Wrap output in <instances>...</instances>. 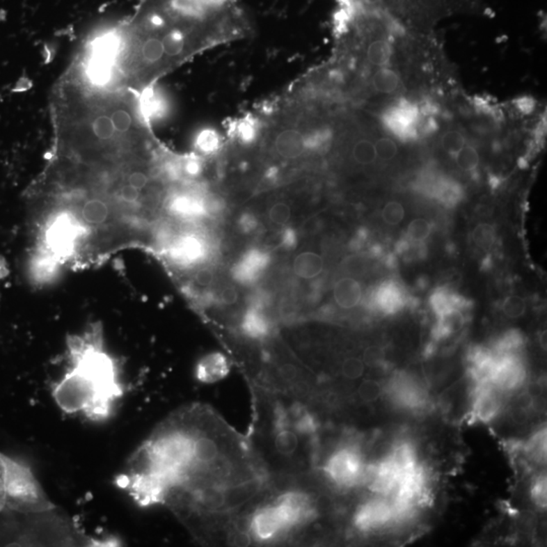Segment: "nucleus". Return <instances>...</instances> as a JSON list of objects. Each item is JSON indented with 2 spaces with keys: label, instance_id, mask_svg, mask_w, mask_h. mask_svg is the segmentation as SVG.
Returning a JSON list of instances; mask_svg holds the SVG:
<instances>
[{
  "label": "nucleus",
  "instance_id": "nucleus-14",
  "mask_svg": "<svg viewBox=\"0 0 547 547\" xmlns=\"http://www.w3.org/2000/svg\"><path fill=\"white\" fill-rule=\"evenodd\" d=\"M463 309H451L438 315L437 324L433 330V337L436 340H443L452 337L463 330L468 317Z\"/></svg>",
  "mask_w": 547,
  "mask_h": 547
},
{
  "label": "nucleus",
  "instance_id": "nucleus-33",
  "mask_svg": "<svg viewBox=\"0 0 547 547\" xmlns=\"http://www.w3.org/2000/svg\"><path fill=\"white\" fill-rule=\"evenodd\" d=\"M93 134L100 140H110L114 136L116 132L112 120L106 115L100 116L95 120L93 124Z\"/></svg>",
  "mask_w": 547,
  "mask_h": 547
},
{
  "label": "nucleus",
  "instance_id": "nucleus-30",
  "mask_svg": "<svg viewBox=\"0 0 547 547\" xmlns=\"http://www.w3.org/2000/svg\"><path fill=\"white\" fill-rule=\"evenodd\" d=\"M237 135L241 143H253L259 135V126L257 122L253 119L241 120L237 125Z\"/></svg>",
  "mask_w": 547,
  "mask_h": 547
},
{
  "label": "nucleus",
  "instance_id": "nucleus-1",
  "mask_svg": "<svg viewBox=\"0 0 547 547\" xmlns=\"http://www.w3.org/2000/svg\"><path fill=\"white\" fill-rule=\"evenodd\" d=\"M68 368L52 386V397L63 413H81L91 422L112 417L125 388L117 358L106 348L102 322L69 335L66 340Z\"/></svg>",
  "mask_w": 547,
  "mask_h": 547
},
{
  "label": "nucleus",
  "instance_id": "nucleus-43",
  "mask_svg": "<svg viewBox=\"0 0 547 547\" xmlns=\"http://www.w3.org/2000/svg\"><path fill=\"white\" fill-rule=\"evenodd\" d=\"M6 455L0 453V513L6 510Z\"/></svg>",
  "mask_w": 547,
  "mask_h": 547
},
{
  "label": "nucleus",
  "instance_id": "nucleus-34",
  "mask_svg": "<svg viewBox=\"0 0 547 547\" xmlns=\"http://www.w3.org/2000/svg\"><path fill=\"white\" fill-rule=\"evenodd\" d=\"M291 215H292V211H291L290 206L284 202H278V203L274 204L269 211V218H270L271 222L276 225L282 226V228L288 223L289 220L291 219Z\"/></svg>",
  "mask_w": 547,
  "mask_h": 547
},
{
  "label": "nucleus",
  "instance_id": "nucleus-11",
  "mask_svg": "<svg viewBox=\"0 0 547 547\" xmlns=\"http://www.w3.org/2000/svg\"><path fill=\"white\" fill-rule=\"evenodd\" d=\"M229 363L221 353H210L204 356L196 367V376L203 383H214L228 374Z\"/></svg>",
  "mask_w": 547,
  "mask_h": 547
},
{
  "label": "nucleus",
  "instance_id": "nucleus-8",
  "mask_svg": "<svg viewBox=\"0 0 547 547\" xmlns=\"http://www.w3.org/2000/svg\"><path fill=\"white\" fill-rule=\"evenodd\" d=\"M368 306L383 315H395L406 306V290L397 282H382L373 288L367 297Z\"/></svg>",
  "mask_w": 547,
  "mask_h": 547
},
{
  "label": "nucleus",
  "instance_id": "nucleus-12",
  "mask_svg": "<svg viewBox=\"0 0 547 547\" xmlns=\"http://www.w3.org/2000/svg\"><path fill=\"white\" fill-rule=\"evenodd\" d=\"M275 150L284 159H296L306 152L304 134L297 129H285L275 138Z\"/></svg>",
  "mask_w": 547,
  "mask_h": 547
},
{
  "label": "nucleus",
  "instance_id": "nucleus-24",
  "mask_svg": "<svg viewBox=\"0 0 547 547\" xmlns=\"http://www.w3.org/2000/svg\"><path fill=\"white\" fill-rule=\"evenodd\" d=\"M473 241L479 250L489 251L491 250L496 239L497 232L493 225L488 223H480L473 231Z\"/></svg>",
  "mask_w": 547,
  "mask_h": 547
},
{
  "label": "nucleus",
  "instance_id": "nucleus-44",
  "mask_svg": "<svg viewBox=\"0 0 547 547\" xmlns=\"http://www.w3.org/2000/svg\"><path fill=\"white\" fill-rule=\"evenodd\" d=\"M278 375L280 379L283 380L284 382L295 381L298 376V369L295 365L291 363H284L280 365L277 370Z\"/></svg>",
  "mask_w": 547,
  "mask_h": 547
},
{
  "label": "nucleus",
  "instance_id": "nucleus-45",
  "mask_svg": "<svg viewBox=\"0 0 547 547\" xmlns=\"http://www.w3.org/2000/svg\"><path fill=\"white\" fill-rule=\"evenodd\" d=\"M8 274H10V269H8V262H6V259L2 255H0V281L6 279Z\"/></svg>",
  "mask_w": 547,
  "mask_h": 547
},
{
  "label": "nucleus",
  "instance_id": "nucleus-40",
  "mask_svg": "<svg viewBox=\"0 0 547 547\" xmlns=\"http://www.w3.org/2000/svg\"><path fill=\"white\" fill-rule=\"evenodd\" d=\"M124 181L128 182L131 186L138 189L139 191H144L148 189L149 184V177L144 171H133L124 177Z\"/></svg>",
  "mask_w": 547,
  "mask_h": 547
},
{
  "label": "nucleus",
  "instance_id": "nucleus-2",
  "mask_svg": "<svg viewBox=\"0 0 547 547\" xmlns=\"http://www.w3.org/2000/svg\"><path fill=\"white\" fill-rule=\"evenodd\" d=\"M6 509L24 515L55 510L30 466L6 455Z\"/></svg>",
  "mask_w": 547,
  "mask_h": 547
},
{
  "label": "nucleus",
  "instance_id": "nucleus-28",
  "mask_svg": "<svg viewBox=\"0 0 547 547\" xmlns=\"http://www.w3.org/2000/svg\"><path fill=\"white\" fill-rule=\"evenodd\" d=\"M502 312L509 319H516L523 317L526 312L527 306L523 298L516 296L507 297L502 302Z\"/></svg>",
  "mask_w": 547,
  "mask_h": 547
},
{
  "label": "nucleus",
  "instance_id": "nucleus-7",
  "mask_svg": "<svg viewBox=\"0 0 547 547\" xmlns=\"http://www.w3.org/2000/svg\"><path fill=\"white\" fill-rule=\"evenodd\" d=\"M271 264V255L262 248H250L242 253L239 261L233 264L231 276L237 283L244 286H251L257 283L268 270Z\"/></svg>",
  "mask_w": 547,
  "mask_h": 547
},
{
  "label": "nucleus",
  "instance_id": "nucleus-36",
  "mask_svg": "<svg viewBox=\"0 0 547 547\" xmlns=\"http://www.w3.org/2000/svg\"><path fill=\"white\" fill-rule=\"evenodd\" d=\"M180 166H181L182 175H184V177H190V179L199 177L203 173V164L197 157H190V159H184L182 164H180Z\"/></svg>",
  "mask_w": 547,
  "mask_h": 547
},
{
  "label": "nucleus",
  "instance_id": "nucleus-5",
  "mask_svg": "<svg viewBox=\"0 0 547 547\" xmlns=\"http://www.w3.org/2000/svg\"><path fill=\"white\" fill-rule=\"evenodd\" d=\"M527 369L520 354L497 355L491 383L505 395H511L524 386Z\"/></svg>",
  "mask_w": 547,
  "mask_h": 547
},
{
  "label": "nucleus",
  "instance_id": "nucleus-20",
  "mask_svg": "<svg viewBox=\"0 0 547 547\" xmlns=\"http://www.w3.org/2000/svg\"><path fill=\"white\" fill-rule=\"evenodd\" d=\"M304 134V148L308 152H324L331 148L333 132L326 126L317 127Z\"/></svg>",
  "mask_w": 547,
  "mask_h": 547
},
{
  "label": "nucleus",
  "instance_id": "nucleus-32",
  "mask_svg": "<svg viewBox=\"0 0 547 547\" xmlns=\"http://www.w3.org/2000/svg\"><path fill=\"white\" fill-rule=\"evenodd\" d=\"M342 374L349 380H357L363 376L365 364L363 360L357 357L347 358L342 364Z\"/></svg>",
  "mask_w": 547,
  "mask_h": 547
},
{
  "label": "nucleus",
  "instance_id": "nucleus-18",
  "mask_svg": "<svg viewBox=\"0 0 547 547\" xmlns=\"http://www.w3.org/2000/svg\"><path fill=\"white\" fill-rule=\"evenodd\" d=\"M522 450L528 461L537 464H546V428L536 431L526 443L522 445Z\"/></svg>",
  "mask_w": 547,
  "mask_h": 547
},
{
  "label": "nucleus",
  "instance_id": "nucleus-9",
  "mask_svg": "<svg viewBox=\"0 0 547 547\" xmlns=\"http://www.w3.org/2000/svg\"><path fill=\"white\" fill-rule=\"evenodd\" d=\"M393 507L388 498H377L360 507L355 515V525L360 530L369 532L393 524Z\"/></svg>",
  "mask_w": 547,
  "mask_h": 547
},
{
  "label": "nucleus",
  "instance_id": "nucleus-42",
  "mask_svg": "<svg viewBox=\"0 0 547 547\" xmlns=\"http://www.w3.org/2000/svg\"><path fill=\"white\" fill-rule=\"evenodd\" d=\"M218 300L220 303L223 306H235L239 301V292H237L235 287L228 285L224 286L220 290L219 295H218Z\"/></svg>",
  "mask_w": 547,
  "mask_h": 547
},
{
  "label": "nucleus",
  "instance_id": "nucleus-35",
  "mask_svg": "<svg viewBox=\"0 0 547 547\" xmlns=\"http://www.w3.org/2000/svg\"><path fill=\"white\" fill-rule=\"evenodd\" d=\"M142 55L148 62H157L161 59L164 55V46L161 40L157 38L148 39L142 47Z\"/></svg>",
  "mask_w": 547,
  "mask_h": 547
},
{
  "label": "nucleus",
  "instance_id": "nucleus-21",
  "mask_svg": "<svg viewBox=\"0 0 547 547\" xmlns=\"http://www.w3.org/2000/svg\"><path fill=\"white\" fill-rule=\"evenodd\" d=\"M299 446V437L292 429L288 428L282 422L274 438V447L276 452L284 457H290L296 452Z\"/></svg>",
  "mask_w": 547,
  "mask_h": 547
},
{
  "label": "nucleus",
  "instance_id": "nucleus-16",
  "mask_svg": "<svg viewBox=\"0 0 547 547\" xmlns=\"http://www.w3.org/2000/svg\"><path fill=\"white\" fill-rule=\"evenodd\" d=\"M430 306L438 317V315L451 310V309L458 308L468 310L470 308V302L451 289L441 287V288L434 291L431 295Z\"/></svg>",
  "mask_w": 547,
  "mask_h": 547
},
{
  "label": "nucleus",
  "instance_id": "nucleus-4",
  "mask_svg": "<svg viewBox=\"0 0 547 547\" xmlns=\"http://www.w3.org/2000/svg\"><path fill=\"white\" fill-rule=\"evenodd\" d=\"M363 454L355 445H344L337 449L324 464V473L339 488H352L364 482Z\"/></svg>",
  "mask_w": 547,
  "mask_h": 547
},
{
  "label": "nucleus",
  "instance_id": "nucleus-13",
  "mask_svg": "<svg viewBox=\"0 0 547 547\" xmlns=\"http://www.w3.org/2000/svg\"><path fill=\"white\" fill-rule=\"evenodd\" d=\"M240 328L251 339H264L271 331V322L264 308L250 306L241 317Z\"/></svg>",
  "mask_w": 547,
  "mask_h": 547
},
{
  "label": "nucleus",
  "instance_id": "nucleus-3",
  "mask_svg": "<svg viewBox=\"0 0 547 547\" xmlns=\"http://www.w3.org/2000/svg\"><path fill=\"white\" fill-rule=\"evenodd\" d=\"M210 255L208 240L197 230H193L175 237L160 257L177 272L194 274L208 261Z\"/></svg>",
  "mask_w": 547,
  "mask_h": 547
},
{
  "label": "nucleus",
  "instance_id": "nucleus-27",
  "mask_svg": "<svg viewBox=\"0 0 547 547\" xmlns=\"http://www.w3.org/2000/svg\"><path fill=\"white\" fill-rule=\"evenodd\" d=\"M164 54L168 56H177L181 54L184 47V37L179 31H173L164 35L161 40Z\"/></svg>",
  "mask_w": 547,
  "mask_h": 547
},
{
  "label": "nucleus",
  "instance_id": "nucleus-6",
  "mask_svg": "<svg viewBox=\"0 0 547 547\" xmlns=\"http://www.w3.org/2000/svg\"><path fill=\"white\" fill-rule=\"evenodd\" d=\"M250 533L260 541H269L290 530L277 502L255 511L250 519Z\"/></svg>",
  "mask_w": 547,
  "mask_h": 547
},
{
  "label": "nucleus",
  "instance_id": "nucleus-37",
  "mask_svg": "<svg viewBox=\"0 0 547 547\" xmlns=\"http://www.w3.org/2000/svg\"><path fill=\"white\" fill-rule=\"evenodd\" d=\"M260 226L259 218L255 216L253 213L244 212L240 215L237 220V228L240 232L244 235H251L255 232Z\"/></svg>",
  "mask_w": 547,
  "mask_h": 547
},
{
  "label": "nucleus",
  "instance_id": "nucleus-22",
  "mask_svg": "<svg viewBox=\"0 0 547 547\" xmlns=\"http://www.w3.org/2000/svg\"><path fill=\"white\" fill-rule=\"evenodd\" d=\"M376 138L374 140L371 138L363 137L356 140L352 148V157L354 160L360 166H371L378 160L376 150Z\"/></svg>",
  "mask_w": 547,
  "mask_h": 547
},
{
  "label": "nucleus",
  "instance_id": "nucleus-29",
  "mask_svg": "<svg viewBox=\"0 0 547 547\" xmlns=\"http://www.w3.org/2000/svg\"><path fill=\"white\" fill-rule=\"evenodd\" d=\"M382 391L383 389L379 382L376 380L367 379L360 384L357 393L362 402H372L381 397Z\"/></svg>",
  "mask_w": 547,
  "mask_h": 547
},
{
  "label": "nucleus",
  "instance_id": "nucleus-19",
  "mask_svg": "<svg viewBox=\"0 0 547 547\" xmlns=\"http://www.w3.org/2000/svg\"><path fill=\"white\" fill-rule=\"evenodd\" d=\"M452 160L458 170L469 175H475L477 173L480 164V153L477 144L473 141V138L453 157Z\"/></svg>",
  "mask_w": 547,
  "mask_h": 547
},
{
  "label": "nucleus",
  "instance_id": "nucleus-38",
  "mask_svg": "<svg viewBox=\"0 0 547 547\" xmlns=\"http://www.w3.org/2000/svg\"><path fill=\"white\" fill-rule=\"evenodd\" d=\"M283 228L278 239V248L285 251L293 250L296 248L298 244L297 232L293 228H285V226Z\"/></svg>",
  "mask_w": 547,
  "mask_h": 547
},
{
  "label": "nucleus",
  "instance_id": "nucleus-26",
  "mask_svg": "<svg viewBox=\"0 0 547 547\" xmlns=\"http://www.w3.org/2000/svg\"><path fill=\"white\" fill-rule=\"evenodd\" d=\"M531 499L537 508L541 509V510L546 508V473H539L533 480L532 484H531Z\"/></svg>",
  "mask_w": 547,
  "mask_h": 547
},
{
  "label": "nucleus",
  "instance_id": "nucleus-31",
  "mask_svg": "<svg viewBox=\"0 0 547 547\" xmlns=\"http://www.w3.org/2000/svg\"><path fill=\"white\" fill-rule=\"evenodd\" d=\"M404 207L399 201H390L386 203L382 210V219L388 225H399L400 222L404 220Z\"/></svg>",
  "mask_w": 547,
  "mask_h": 547
},
{
  "label": "nucleus",
  "instance_id": "nucleus-46",
  "mask_svg": "<svg viewBox=\"0 0 547 547\" xmlns=\"http://www.w3.org/2000/svg\"><path fill=\"white\" fill-rule=\"evenodd\" d=\"M539 342H540V346H541V348L544 349V350H546V331H544V333H541V335H540V337H539Z\"/></svg>",
  "mask_w": 547,
  "mask_h": 547
},
{
  "label": "nucleus",
  "instance_id": "nucleus-15",
  "mask_svg": "<svg viewBox=\"0 0 547 547\" xmlns=\"http://www.w3.org/2000/svg\"><path fill=\"white\" fill-rule=\"evenodd\" d=\"M363 298L361 284L351 277L340 279L333 287V299L342 309H352L359 306Z\"/></svg>",
  "mask_w": 547,
  "mask_h": 547
},
{
  "label": "nucleus",
  "instance_id": "nucleus-25",
  "mask_svg": "<svg viewBox=\"0 0 547 547\" xmlns=\"http://www.w3.org/2000/svg\"><path fill=\"white\" fill-rule=\"evenodd\" d=\"M432 233V224L424 218H417L409 224L406 239L415 244H422Z\"/></svg>",
  "mask_w": 547,
  "mask_h": 547
},
{
  "label": "nucleus",
  "instance_id": "nucleus-41",
  "mask_svg": "<svg viewBox=\"0 0 547 547\" xmlns=\"http://www.w3.org/2000/svg\"><path fill=\"white\" fill-rule=\"evenodd\" d=\"M384 353L381 348L376 346L369 347L365 350L363 362L368 366H378L383 362Z\"/></svg>",
  "mask_w": 547,
  "mask_h": 547
},
{
  "label": "nucleus",
  "instance_id": "nucleus-10",
  "mask_svg": "<svg viewBox=\"0 0 547 547\" xmlns=\"http://www.w3.org/2000/svg\"><path fill=\"white\" fill-rule=\"evenodd\" d=\"M262 482L259 477H251L237 484L221 486L222 512L235 511L246 502L253 501L262 490Z\"/></svg>",
  "mask_w": 547,
  "mask_h": 547
},
{
  "label": "nucleus",
  "instance_id": "nucleus-17",
  "mask_svg": "<svg viewBox=\"0 0 547 547\" xmlns=\"http://www.w3.org/2000/svg\"><path fill=\"white\" fill-rule=\"evenodd\" d=\"M324 262L322 255L313 251H303L293 261V272L304 280L315 279L324 270Z\"/></svg>",
  "mask_w": 547,
  "mask_h": 547
},
{
  "label": "nucleus",
  "instance_id": "nucleus-39",
  "mask_svg": "<svg viewBox=\"0 0 547 547\" xmlns=\"http://www.w3.org/2000/svg\"><path fill=\"white\" fill-rule=\"evenodd\" d=\"M111 120H112L115 130L120 133L127 132L132 124V118L128 112L124 110L116 111L114 114L111 116Z\"/></svg>",
  "mask_w": 547,
  "mask_h": 547
},
{
  "label": "nucleus",
  "instance_id": "nucleus-23",
  "mask_svg": "<svg viewBox=\"0 0 547 547\" xmlns=\"http://www.w3.org/2000/svg\"><path fill=\"white\" fill-rule=\"evenodd\" d=\"M222 145V140L217 131L212 129H206L200 133L196 140V148L201 154H216Z\"/></svg>",
  "mask_w": 547,
  "mask_h": 547
}]
</instances>
